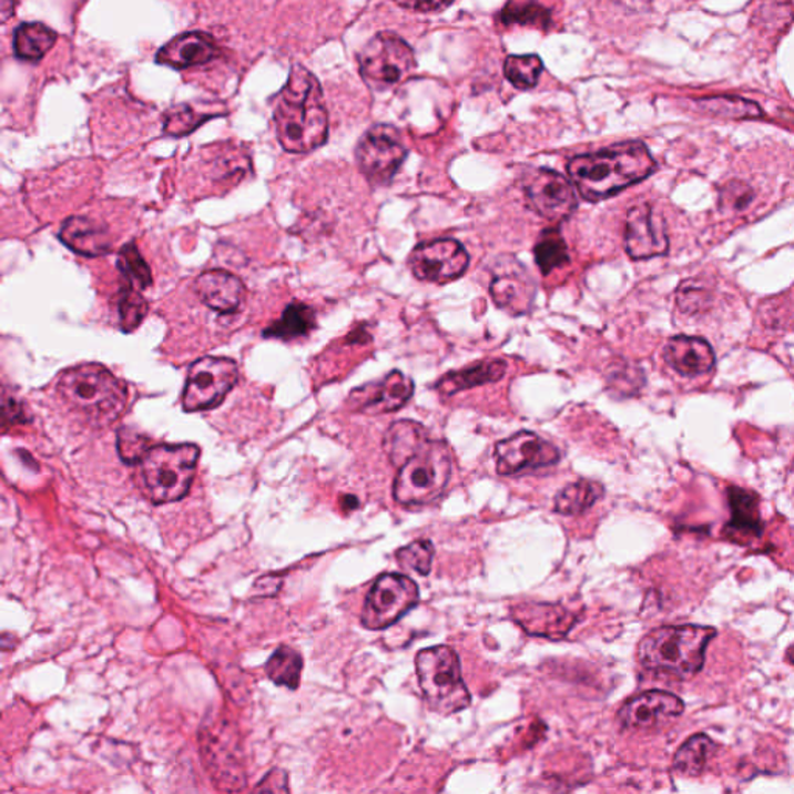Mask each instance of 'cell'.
I'll use <instances>...</instances> for the list:
<instances>
[{
    "mask_svg": "<svg viewBox=\"0 0 794 794\" xmlns=\"http://www.w3.org/2000/svg\"><path fill=\"white\" fill-rule=\"evenodd\" d=\"M274 124L276 139L287 153H311L328 140L329 119L322 85L303 65H292L289 80L276 95Z\"/></svg>",
    "mask_w": 794,
    "mask_h": 794,
    "instance_id": "1",
    "label": "cell"
},
{
    "mask_svg": "<svg viewBox=\"0 0 794 794\" xmlns=\"http://www.w3.org/2000/svg\"><path fill=\"white\" fill-rule=\"evenodd\" d=\"M655 170V159L641 142L618 143L598 153L576 155L568 163L574 189L589 202L605 201Z\"/></svg>",
    "mask_w": 794,
    "mask_h": 794,
    "instance_id": "2",
    "label": "cell"
},
{
    "mask_svg": "<svg viewBox=\"0 0 794 794\" xmlns=\"http://www.w3.org/2000/svg\"><path fill=\"white\" fill-rule=\"evenodd\" d=\"M717 630L703 625H668L642 638L638 660L648 671L692 679L704 665V656Z\"/></svg>",
    "mask_w": 794,
    "mask_h": 794,
    "instance_id": "3",
    "label": "cell"
},
{
    "mask_svg": "<svg viewBox=\"0 0 794 794\" xmlns=\"http://www.w3.org/2000/svg\"><path fill=\"white\" fill-rule=\"evenodd\" d=\"M58 391L70 408L95 426H109L126 408V385L103 365L65 369L58 380Z\"/></svg>",
    "mask_w": 794,
    "mask_h": 794,
    "instance_id": "4",
    "label": "cell"
},
{
    "mask_svg": "<svg viewBox=\"0 0 794 794\" xmlns=\"http://www.w3.org/2000/svg\"><path fill=\"white\" fill-rule=\"evenodd\" d=\"M451 451L444 441H428L399 467L395 498L405 506L431 503L442 496L451 477Z\"/></svg>",
    "mask_w": 794,
    "mask_h": 794,
    "instance_id": "5",
    "label": "cell"
},
{
    "mask_svg": "<svg viewBox=\"0 0 794 794\" xmlns=\"http://www.w3.org/2000/svg\"><path fill=\"white\" fill-rule=\"evenodd\" d=\"M416 672L424 699L431 711L451 715L469 708L470 694L454 649L436 645L423 650L416 656Z\"/></svg>",
    "mask_w": 794,
    "mask_h": 794,
    "instance_id": "6",
    "label": "cell"
},
{
    "mask_svg": "<svg viewBox=\"0 0 794 794\" xmlns=\"http://www.w3.org/2000/svg\"><path fill=\"white\" fill-rule=\"evenodd\" d=\"M198 454L201 451L194 444L155 446L147 450L142 459V477L154 503H173L189 493Z\"/></svg>",
    "mask_w": 794,
    "mask_h": 794,
    "instance_id": "7",
    "label": "cell"
},
{
    "mask_svg": "<svg viewBox=\"0 0 794 794\" xmlns=\"http://www.w3.org/2000/svg\"><path fill=\"white\" fill-rule=\"evenodd\" d=\"M415 65L411 47L390 31L376 34L359 54L360 75L373 91H388L403 83Z\"/></svg>",
    "mask_w": 794,
    "mask_h": 794,
    "instance_id": "8",
    "label": "cell"
},
{
    "mask_svg": "<svg viewBox=\"0 0 794 794\" xmlns=\"http://www.w3.org/2000/svg\"><path fill=\"white\" fill-rule=\"evenodd\" d=\"M201 753L210 776L221 790L236 792L245 785L240 739L225 720L206 722L201 730Z\"/></svg>",
    "mask_w": 794,
    "mask_h": 794,
    "instance_id": "9",
    "label": "cell"
},
{
    "mask_svg": "<svg viewBox=\"0 0 794 794\" xmlns=\"http://www.w3.org/2000/svg\"><path fill=\"white\" fill-rule=\"evenodd\" d=\"M240 377L236 362L227 357H204L190 368L182 404L185 411L217 407L233 390Z\"/></svg>",
    "mask_w": 794,
    "mask_h": 794,
    "instance_id": "10",
    "label": "cell"
},
{
    "mask_svg": "<svg viewBox=\"0 0 794 794\" xmlns=\"http://www.w3.org/2000/svg\"><path fill=\"white\" fill-rule=\"evenodd\" d=\"M407 157L403 135L390 124H376L365 132L356 150L362 174L373 185H388Z\"/></svg>",
    "mask_w": 794,
    "mask_h": 794,
    "instance_id": "11",
    "label": "cell"
},
{
    "mask_svg": "<svg viewBox=\"0 0 794 794\" xmlns=\"http://www.w3.org/2000/svg\"><path fill=\"white\" fill-rule=\"evenodd\" d=\"M418 602L419 589L410 578L404 574L380 576L369 590L362 622L369 630L387 629Z\"/></svg>",
    "mask_w": 794,
    "mask_h": 794,
    "instance_id": "12",
    "label": "cell"
},
{
    "mask_svg": "<svg viewBox=\"0 0 794 794\" xmlns=\"http://www.w3.org/2000/svg\"><path fill=\"white\" fill-rule=\"evenodd\" d=\"M469 253L455 240L419 244L408 258L413 275L420 282L446 284L466 274Z\"/></svg>",
    "mask_w": 794,
    "mask_h": 794,
    "instance_id": "13",
    "label": "cell"
},
{
    "mask_svg": "<svg viewBox=\"0 0 794 794\" xmlns=\"http://www.w3.org/2000/svg\"><path fill=\"white\" fill-rule=\"evenodd\" d=\"M529 208L552 222H563L578 210L573 182L551 170H537L525 184Z\"/></svg>",
    "mask_w": 794,
    "mask_h": 794,
    "instance_id": "14",
    "label": "cell"
},
{
    "mask_svg": "<svg viewBox=\"0 0 794 794\" xmlns=\"http://www.w3.org/2000/svg\"><path fill=\"white\" fill-rule=\"evenodd\" d=\"M497 472L519 475L558 465L560 451L554 444L532 431H520L497 444Z\"/></svg>",
    "mask_w": 794,
    "mask_h": 794,
    "instance_id": "15",
    "label": "cell"
},
{
    "mask_svg": "<svg viewBox=\"0 0 794 794\" xmlns=\"http://www.w3.org/2000/svg\"><path fill=\"white\" fill-rule=\"evenodd\" d=\"M679 696L664 691H649L630 699L619 711L618 720L625 730L655 731L683 714Z\"/></svg>",
    "mask_w": 794,
    "mask_h": 794,
    "instance_id": "16",
    "label": "cell"
},
{
    "mask_svg": "<svg viewBox=\"0 0 794 794\" xmlns=\"http://www.w3.org/2000/svg\"><path fill=\"white\" fill-rule=\"evenodd\" d=\"M624 245L625 252L633 259H648L668 253L664 220L652 205L633 206L627 214Z\"/></svg>",
    "mask_w": 794,
    "mask_h": 794,
    "instance_id": "17",
    "label": "cell"
},
{
    "mask_svg": "<svg viewBox=\"0 0 794 794\" xmlns=\"http://www.w3.org/2000/svg\"><path fill=\"white\" fill-rule=\"evenodd\" d=\"M415 393V384L410 377L400 371H393L379 383H371L357 388L349 396L348 404L353 410L376 416L393 413L403 408Z\"/></svg>",
    "mask_w": 794,
    "mask_h": 794,
    "instance_id": "18",
    "label": "cell"
},
{
    "mask_svg": "<svg viewBox=\"0 0 794 794\" xmlns=\"http://www.w3.org/2000/svg\"><path fill=\"white\" fill-rule=\"evenodd\" d=\"M536 291V283L517 261L511 267L498 268L490 283V297L511 315L528 314L535 305Z\"/></svg>",
    "mask_w": 794,
    "mask_h": 794,
    "instance_id": "19",
    "label": "cell"
},
{
    "mask_svg": "<svg viewBox=\"0 0 794 794\" xmlns=\"http://www.w3.org/2000/svg\"><path fill=\"white\" fill-rule=\"evenodd\" d=\"M512 617L532 637L560 640L573 629L578 617L552 603L525 602L513 607Z\"/></svg>",
    "mask_w": 794,
    "mask_h": 794,
    "instance_id": "20",
    "label": "cell"
},
{
    "mask_svg": "<svg viewBox=\"0 0 794 794\" xmlns=\"http://www.w3.org/2000/svg\"><path fill=\"white\" fill-rule=\"evenodd\" d=\"M220 54L216 42L202 31H190L171 39L159 50L155 61L171 69L184 70L206 64Z\"/></svg>",
    "mask_w": 794,
    "mask_h": 794,
    "instance_id": "21",
    "label": "cell"
},
{
    "mask_svg": "<svg viewBox=\"0 0 794 794\" xmlns=\"http://www.w3.org/2000/svg\"><path fill=\"white\" fill-rule=\"evenodd\" d=\"M194 291L205 306L221 314L236 313L245 297L243 282L227 271L204 272L194 283Z\"/></svg>",
    "mask_w": 794,
    "mask_h": 794,
    "instance_id": "22",
    "label": "cell"
},
{
    "mask_svg": "<svg viewBox=\"0 0 794 794\" xmlns=\"http://www.w3.org/2000/svg\"><path fill=\"white\" fill-rule=\"evenodd\" d=\"M60 237L78 255L101 256L112 248V236L106 225L92 217H70L62 224Z\"/></svg>",
    "mask_w": 794,
    "mask_h": 794,
    "instance_id": "23",
    "label": "cell"
},
{
    "mask_svg": "<svg viewBox=\"0 0 794 794\" xmlns=\"http://www.w3.org/2000/svg\"><path fill=\"white\" fill-rule=\"evenodd\" d=\"M664 359L680 375L694 377L711 371L715 364L714 352L706 340L679 336L665 346Z\"/></svg>",
    "mask_w": 794,
    "mask_h": 794,
    "instance_id": "24",
    "label": "cell"
},
{
    "mask_svg": "<svg viewBox=\"0 0 794 794\" xmlns=\"http://www.w3.org/2000/svg\"><path fill=\"white\" fill-rule=\"evenodd\" d=\"M727 500L731 506V520L726 532L733 539H753L762 535L761 511H759V497L737 486L727 489Z\"/></svg>",
    "mask_w": 794,
    "mask_h": 794,
    "instance_id": "25",
    "label": "cell"
},
{
    "mask_svg": "<svg viewBox=\"0 0 794 794\" xmlns=\"http://www.w3.org/2000/svg\"><path fill=\"white\" fill-rule=\"evenodd\" d=\"M427 441L426 427L415 420H397L384 436V449L393 465L400 467Z\"/></svg>",
    "mask_w": 794,
    "mask_h": 794,
    "instance_id": "26",
    "label": "cell"
},
{
    "mask_svg": "<svg viewBox=\"0 0 794 794\" xmlns=\"http://www.w3.org/2000/svg\"><path fill=\"white\" fill-rule=\"evenodd\" d=\"M506 375V364L501 360H485L474 367L451 371L442 376L435 385L442 395H457L459 391L498 383Z\"/></svg>",
    "mask_w": 794,
    "mask_h": 794,
    "instance_id": "27",
    "label": "cell"
},
{
    "mask_svg": "<svg viewBox=\"0 0 794 794\" xmlns=\"http://www.w3.org/2000/svg\"><path fill=\"white\" fill-rule=\"evenodd\" d=\"M57 33L44 23L26 22L14 30L13 49L18 60L38 62L57 44Z\"/></svg>",
    "mask_w": 794,
    "mask_h": 794,
    "instance_id": "28",
    "label": "cell"
},
{
    "mask_svg": "<svg viewBox=\"0 0 794 794\" xmlns=\"http://www.w3.org/2000/svg\"><path fill=\"white\" fill-rule=\"evenodd\" d=\"M315 328V313L313 307L305 303H291L284 309L282 318L268 326L264 337L278 338V340H297L307 336Z\"/></svg>",
    "mask_w": 794,
    "mask_h": 794,
    "instance_id": "29",
    "label": "cell"
},
{
    "mask_svg": "<svg viewBox=\"0 0 794 794\" xmlns=\"http://www.w3.org/2000/svg\"><path fill=\"white\" fill-rule=\"evenodd\" d=\"M715 751V743L708 735H692L684 745L676 751L673 759V770L680 776H700L706 768L708 759Z\"/></svg>",
    "mask_w": 794,
    "mask_h": 794,
    "instance_id": "30",
    "label": "cell"
},
{
    "mask_svg": "<svg viewBox=\"0 0 794 794\" xmlns=\"http://www.w3.org/2000/svg\"><path fill=\"white\" fill-rule=\"evenodd\" d=\"M603 496V488L599 482L579 480L563 488L556 497V512L562 516H578L586 512Z\"/></svg>",
    "mask_w": 794,
    "mask_h": 794,
    "instance_id": "31",
    "label": "cell"
},
{
    "mask_svg": "<svg viewBox=\"0 0 794 794\" xmlns=\"http://www.w3.org/2000/svg\"><path fill=\"white\" fill-rule=\"evenodd\" d=\"M303 660L297 650L289 645H282L276 649L274 655L268 658L266 664V673L268 679L274 681L278 686L297 689L299 680H302Z\"/></svg>",
    "mask_w": 794,
    "mask_h": 794,
    "instance_id": "32",
    "label": "cell"
},
{
    "mask_svg": "<svg viewBox=\"0 0 794 794\" xmlns=\"http://www.w3.org/2000/svg\"><path fill=\"white\" fill-rule=\"evenodd\" d=\"M535 258L543 275L551 274L556 268L566 267L570 263L566 240L558 228H547L539 236L535 247Z\"/></svg>",
    "mask_w": 794,
    "mask_h": 794,
    "instance_id": "33",
    "label": "cell"
},
{
    "mask_svg": "<svg viewBox=\"0 0 794 794\" xmlns=\"http://www.w3.org/2000/svg\"><path fill=\"white\" fill-rule=\"evenodd\" d=\"M695 104L704 114L722 116V119L745 120L762 116V109L757 103L739 96H710L696 101Z\"/></svg>",
    "mask_w": 794,
    "mask_h": 794,
    "instance_id": "34",
    "label": "cell"
},
{
    "mask_svg": "<svg viewBox=\"0 0 794 794\" xmlns=\"http://www.w3.org/2000/svg\"><path fill=\"white\" fill-rule=\"evenodd\" d=\"M543 72V61L537 54L509 57L505 62V75L509 83L520 91L536 88Z\"/></svg>",
    "mask_w": 794,
    "mask_h": 794,
    "instance_id": "35",
    "label": "cell"
},
{
    "mask_svg": "<svg viewBox=\"0 0 794 794\" xmlns=\"http://www.w3.org/2000/svg\"><path fill=\"white\" fill-rule=\"evenodd\" d=\"M501 22L505 26H529L537 29H548L551 26V11L535 0L525 3L511 2L501 11Z\"/></svg>",
    "mask_w": 794,
    "mask_h": 794,
    "instance_id": "36",
    "label": "cell"
},
{
    "mask_svg": "<svg viewBox=\"0 0 794 794\" xmlns=\"http://www.w3.org/2000/svg\"><path fill=\"white\" fill-rule=\"evenodd\" d=\"M212 116L213 114H210V112L196 111L189 104L171 108L165 115V134L173 135V138H184L186 134H192L196 128L201 126L206 120L212 119Z\"/></svg>",
    "mask_w": 794,
    "mask_h": 794,
    "instance_id": "37",
    "label": "cell"
},
{
    "mask_svg": "<svg viewBox=\"0 0 794 794\" xmlns=\"http://www.w3.org/2000/svg\"><path fill=\"white\" fill-rule=\"evenodd\" d=\"M119 267L123 272L124 278L132 284V287L145 289L153 282L150 267L140 255L138 245L134 243L124 245L119 255Z\"/></svg>",
    "mask_w": 794,
    "mask_h": 794,
    "instance_id": "38",
    "label": "cell"
},
{
    "mask_svg": "<svg viewBox=\"0 0 794 794\" xmlns=\"http://www.w3.org/2000/svg\"><path fill=\"white\" fill-rule=\"evenodd\" d=\"M119 313L122 329L124 333H132V330L139 328L140 323L145 320L147 314L146 299L134 287H128V289L123 291L122 298H120Z\"/></svg>",
    "mask_w": 794,
    "mask_h": 794,
    "instance_id": "39",
    "label": "cell"
},
{
    "mask_svg": "<svg viewBox=\"0 0 794 794\" xmlns=\"http://www.w3.org/2000/svg\"><path fill=\"white\" fill-rule=\"evenodd\" d=\"M434 544L427 540L411 543L397 551V562L404 570L415 571L420 576H427L431 570V560H434Z\"/></svg>",
    "mask_w": 794,
    "mask_h": 794,
    "instance_id": "40",
    "label": "cell"
},
{
    "mask_svg": "<svg viewBox=\"0 0 794 794\" xmlns=\"http://www.w3.org/2000/svg\"><path fill=\"white\" fill-rule=\"evenodd\" d=\"M119 454L124 462L128 465H134V462H142L145 458L147 450H150V444L145 436L138 434V431L131 430V428H122L119 431Z\"/></svg>",
    "mask_w": 794,
    "mask_h": 794,
    "instance_id": "41",
    "label": "cell"
},
{
    "mask_svg": "<svg viewBox=\"0 0 794 794\" xmlns=\"http://www.w3.org/2000/svg\"><path fill=\"white\" fill-rule=\"evenodd\" d=\"M704 297H706V291L699 289L695 284L692 286V284L686 283L680 287L679 305L686 313H694L702 306Z\"/></svg>",
    "mask_w": 794,
    "mask_h": 794,
    "instance_id": "42",
    "label": "cell"
},
{
    "mask_svg": "<svg viewBox=\"0 0 794 794\" xmlns=\"http://www.w3.org/2000/svg\"><path fill=\"white\" fill-rule=\"evenodd\" d=\"M397 6L405 10L418 11V13H439L447 10L455 0H395Z\"/></svg>",
    "mask_w": 794,
    "mask_h": 794,
    "instance_id": "43",
    "label": "cell"
},
{
    "mask_svg": "<svg viewBox=\"0 0 794 794\" xmlns=\"http://www.w3.org/2000/svg\"><path fill=\"white\" fill-rule=\"evenodd\" d=\"M725 196L731 197L730 204H733L731 206H734V208H743V206L750 204L751 198H753V192H751L749 186L734 182V184L727 186Z\"/></svg>",
    "mask_w": 794,
    "mask_h": 794,
    "instance_id": "44",
    "label": "cell"
},
{
    "mask_svg": "<svg viewBox=\"0 0 794 794\" xmlns=\"http://www.w3.org/2000/svg\"><path fill=\"white\" fill-rule=\"evenodd\" d=\"M14 0H0V13H2V22H7L13 14Z\"/></svg>",
    "mask_w": 794,
    "mask_h": 794,
    "instance_id": "45",
    "label": "cell"
},
{
    "mask_svg": "<svg viewBox=\"0 0 794 794\" xmlns=\"http://www.w3.org/2000/svg\"><path fill=\"white\" fill-rule=\"evenodd\" d=\"M344 503H346V509H354L357 505H359V501H357V498L348 496L344 498Z\"/></svg>",
    "mask_w": 794,
    "mask_h": 794,
    "instance_id": "46",
    "label": "cell"
}]
</instances>
